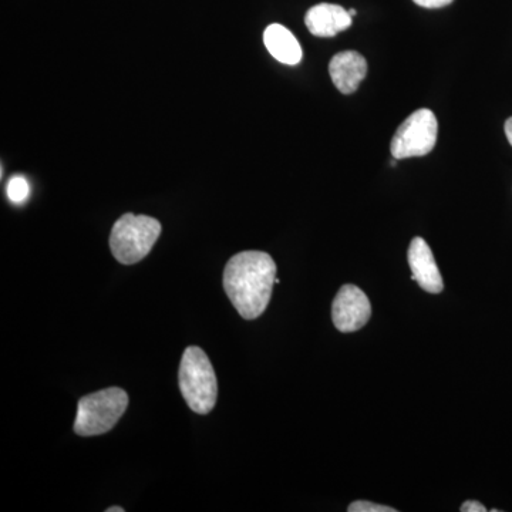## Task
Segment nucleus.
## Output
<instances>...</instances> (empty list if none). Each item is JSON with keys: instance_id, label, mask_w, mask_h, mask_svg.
I'll use <instances>...</instances> for the list:
<instances>
[{"instance_id": "1", "label": "nucleus", "mask_w": 512, "mask_h": 512, "mask_svg": "<svg viewBox=\"0 0 512 512\" xmlns=\"http://www.w3.org/2000/svg\"><path fill=\"white\" fill-rule=\"evenodd\" d=\"M275 284L276 264L266 252H239L225 266V292L244 319L254 320L266 311Z\"/></svg>"}, {"instance_id": "2", "label": "nucleus", "mask_w": 512, "mask_h": 512, "mask_svg": "<svg viewBox=\"0 0 512 512\" xmlns=\"http://www.w3.org/2000/svg\"><path fill=\"white\" fill-rule=\"evenodd\" d=\"M181 394L192 412L208 414L217 403L218 383L207 353L198 346L185 349L178 373Z\"/></svg>"}, {"instance_id": "3", "label": "nucleus", "mask_w": 512, "mask_h": 512, "mask_svg": "<svg viewBox=\"0 0 512 512\" xmlns=\"http://www.w3.org/2000/svg\"><path fill=\"white\" fill-rule=\"evenodd\" d=\"M160 234L161 224L156 218L124 214L111 229V252L120 264H137L150 254Z\"/></svg>"}, {"instance_id": "4", "label": "nucleus", "mask_w": 512, "mask_h": 512, "mask_svg": "<svg viewBox=\"0 0 512 512\" xmlns=\"http://www.w3.org/2000/svg\"><path fill=\"white\" fill-rule=\"evenodd\" d=\"M128 407V394L120 387H109L80 399L74 433L92 437L107 433L119 423Z\"/></svg>"}, {"instance_id": "5", "label": "nucleus", "mask_w": 512, "mask_h": 512, "mask_svg": "<svg viewBox=\"0 0 512 512\" xmlns=\"http://www.w3.org/2000/svg\"><path fill=\"white\" fill-rule=\"evenodd\" d=\"M437 134H439V123L433 111L429 109L414 111L412 116L407 117L394 133L392 146H390L394 160L427 156L436 147Z\"/></svg>"}, {"instance_id": "6", "label": "nucleus", "mask_w": 512, "mask_h": 512, "mask_svg": "<svg viewBox=\"0 0 512 512\" xmlns=\"http://www.w3.org/2000/svg\"><path fill=\"white\" fill-rule=\"evenodd\" d=\"M370 318L372 305L366 293L355 285L342 286L332 306L335 328L342 333L357 332L365 328Z\"/></svg>"}, {"instance_id": "7", "label": "nucleus", "mask_w": 512, "mask_h": 512, "mask_svg": "<svg viewBox=\"0 0 512 512\" xmlns=\"http://www.w3.org/2000/svg\"><path fill=\"white\" fill-rule=\"evenodd\" d=\"M407 259H409L410 269L413 272V281H416L423 291L429 293L443 292L444 284L439 266H437L429 244L423 238L416 237L413 239Z\"/></svg>"}, {"instance_id": "8", "label": "nucleus", "mask_w": 512, "mask_h": 512, "mask_svg": "<svg viewBox=\"0 0 512 512\" xmlns=\"http://www.w3.org/2000/svg\"><path fill=\"white\" fill-rule=\"evenodd\" d=\"M329 74L340 93H355L367 74L366 59L355 50L338 53L330 60Z\"/></svg>"}, {"instance_id": "9", "label": "nucleus", "mask_w": 512, "mask_h": 512, "mask_svg": "<svg viewBox=\"0 0 512 512\" xmlns=\"http://www.w3.org/2000/svg\"><path fill=\"white\" fill-rule=\"evenodd\" d=\"M305 23L313 36L332 37L352 26V16L342 6L320 3L308 10Z\"/></svg>"}, {"instance_id": "10", "label": "nucleus", "mask_w": 512, "mask_h": 512, "mask_svg": "<svg viewBox=\"0 0 512 512\" xmlns=\"http://www.w3.org/2000/svg\"><path fill=\"white\" fill-rule=\"evenodd\" d=\"M264 43L268 52L275 57L278 62L295 66L301 63L303 52L298 39L292 35L291 30L285 26L274 23L268 26L264 33Z\"/></svg>"}, {"instance_id": "11", "label": "nucleus", "mask_w": 512, "mask_h": 512, "mask_svg": "<svg viewBox=\"0 0 512 512\" xmlns=\"http://www.w3.org/2000/svg\"><path fill=\"white\" fill-rule=\"evenodd\" d=\"M6 195L13 204H23L28 201L30 195V185L23 175H15L10 178L6 185Z\"/></svg>"}, {"instance_id": "12", "label": "nucleus", "mask_w": 512, "mask_h": 512, "mask_svg": "<svg viewBox=\"0 0 512 512\" xmlns=\"http://www.w3.org/2000/svg\"><path fill=\"white\" fill-rule=\"evenodd\" d=\"M349 512H397L396 508L370 503V501H355L348 507Z\"/></svg>"}, {"instance_id": "13", "label": "nucleus", "mask_w": 512, "mask_h": 512, "mask_svg": "<svg viewBox=\"0 0 512 512\" xmlns=\"http://www.w3.org/2000/svg\"><path fill=\"white\" fill-rule=\"evenodd\" d=\"M413 2L421 6V8L439 9L450 5V3H453V0H413Z\"/></svg>"}, {"instance_id": "14", "label": "nucleus", "mask_w": 512, "mask_h": 512, "mask_svg": "<svg viewBox=\"0 0 512 512\" xmlns=\"http://www.w3.org/2000/svg\"><path fill=\"white\" fill-rule=\"evenodd\" d=\"M461 512H487V508L484 507L483 504L478 503V501H466L460 507Z\"/></svg>"}, {"instance_id": "15", "label": "nucleus", "mask_w": 512, "mask_h": 512, "mask_svg": "<svg viewBox=\"0 0 512 512\" xmlns=\"http://www.w3.org/2000/svg\"><path fill=\"white\" fill-rule=\"evenodd\" d=\"M504 130H505V136H507L508 141H510V144L512 146V117H510V119L505 121Z\"/></svg>"}, {"instance_id": "16", "label": "nucleus", "mask_w": 512, "mask_h": 512, "mask_svg": "<svg viewBox=\"0 0 512 512\" xmlns=\"http://www.w3.org/2000/svg\"><path fill=\"white\" fill-rule=\"evenodd\" d=\"M106 512H124V508L110 507V508H107Z\"/></svg>"}, {"instance_id": "17", "label": "nucleus", "mask_w": 512, "mask_h": 512, "mask_svg": "<svg viewBox=\"0 0 512 512\" xmlns=\"http://www.w3.org/2000/svg\"><path fill=\"white\" fill-rule=\"evenodd\" d=\"M349 13H350V16H352V18H353V16H356V10L355 9H350Z\"/></svg>"}]
</instances>
